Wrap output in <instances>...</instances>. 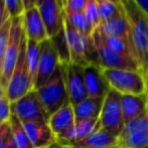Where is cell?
<instances>
[{"mask_svg":"<svg viewBox=\"0 0 148 148\" xmlns=\"http://www.w3.org/2000/svg\"><path fill=\"white\" fill-rule=\"evenodd\" d=\"M3 1L11 18H16L23 15L24 8L21 0H3Z\"/></svg>","mask_w":148,"mask_h":148,"instance_id":"obj_31","label":"cell"},{"mask_svg":"<svg viewBox=\"0 0 148 148\" xmlns=\"http://www.w3.org/2000/svg\"><path fill=\"white\" fill-rule=\"evenodd\" d=\"M143 76H144V83H145V94H146L148 98V69L143 73Z\"/></svg>","mask_w":148,"mask_h":148,"instance_id":"obj_39","label":"cell"},{"mask_svg":"<svg viewBox=\"0 0 148 148\" xmlns=\"http://www.w3.org/2000/svg\"><path fill=\"white\" fill-rule=\"evenodd\" d=\"M110 88L121 95L145 94L144 76L139 71L102 69Z\"/></svg>","mask_w":148,"mask_h":148,"instance_id":"obj_4","label":"cell"},{"mask_svg":"<svg viewBox=\"0 0 148 148\" xmlns=\"http://www.w3.org/2000/svg\"><path fill=\"white\" fill-rule=\"evenodd\" d=\"M45 1V0H35V6H37V7H39V6L41 5V3Z\"/></svg>","mask_w":148,"mask_h":148,"instance_id":"obj_42","label":"cell"},{"mask_svg":"<svg viewBox=\"0 0 148 148\" xmlns=\"http://www.w3.org/2000/svg\"><path fill=\"white\" fill-rule=\"evenodd\" d=\"M130 29L131 43L141 73L148 69V17L134 0H122Z\"/></svg>","mask_w":148,"mask_h":148,"instance_id":"obj_1","label":"cell"},{"mask_svg":"<svg viewBox=\"0 0 148 148\" xmlns=\"http://www.w3.org/2000/svg\"><path fill=\"white\" fill-rule=\"evenodd\" d=\"M10 17L9 13H8V10L5 6L3 0H0V28L3 26V24L7 21Z\"/></svg>","mask_w":148,"mask_h":148,"instance_id":"obj_35","label":"cell"},{"mask_svg":"<svg viewBox=\"0 0 148 148\" xmlns=\"http://www.w3.org/2000/svg\"><path fill=\"white\" fill-rule=\"evenodd\" d=\"M75 123H76V117H75L74 107L71 102H68L60 109L49 116L47 124L51 127L53 134L58 137L68 130L70 127H72Z\"/></svg>","mask_w":148,"mask_h":148,"instance_id":"obj_19","label":"cell"},{"mask_svg":"<svg viewBox=\"0 0 148 148\" xmlns=\"http://www.w3.org/2000/svg\"><path fill=\"white\" fill-rule=\"evenodd\" d=\"M60 64V53L57 43L53 39H47L41 42L40 57H39L38 69H37L36 81L34 89L42 87L56 72Z\"/></svg>","mask_w":148,"mask_h":148,"instance_id":"obj_10","label":"cell"},{"mask_svg":"<svg viewBox=\"0 0 148 148\" xmlns=\"http://www.w3.org/2000/svg\"><path fill=\"white\" fill-rule=\"evenodd\" d=\"M97 2H98V8H99L101 24L108 21V20L112 19L115 16H117L123 10L122 4H116L113 3V2L107 1V0H97Z\"/></svg>","mask_w":148,"mask_h":148,"instance_id":"obj_27","label":"cell"},{"mask_svg":"<svg viewBox=\"0 0 148 148\" xmlns=\"http://www.w3.org/2000/svg\"><path fill=\"white\" fill-rule=\"evenodd\" d=\"M84 76L88 97L105 98L108 92L111 90L100 66L90 64L85 66Z\"/></svg>","mask_w":148,"mask_h":148,"instance_id":"obj_15","label":"cell"},{"mask_svg":"<svg viewBox=\"0 0 148 148\" xmlns=\"http://www.w3.org/2000/svg\"><path fill=\"white\" fill-rule=\"evenodd\" d=\"M64 1V13H77L83 12L88 0H62Z\"/></svg>","mask_w":148,"mask_h":148,"instance_id":"obj_32","label":"cell"},{"mask_svg":"<svg viewBox=\"0 0 148 148\" xmlns=\"http://www.w3.org/2000/svg\"><path fill=\"white\" fill-rule=\"evenodd\" d=\"M12 18H9L0 28V76L2 74L4 58H5L6 49H7L8 41H9L10 29H11Z\"/></svg>","mask_w":148,"mask_h":148,"instance_id":"obj_29","label":"cell"},{"mask_svg":"<svg viewBox=\"0 0 148 148\" xmlns=\"http://www.w3.org/2000/svg\"><path fill=\"white\" fill-rule=\"evenodd\" d=\"M49 38L53 39L64 29V8L62 0H45L38 7Z\"/></svg>","mask_w":148,"mask_h":148,"instance_id":"obj_12","label":"cell"},{"mask_svg":"<svg viewBox=\"0 0 148 148\" xmlns=\"http://www.w3.org/2000/svg\"><path fill=\"white\" fill-rule=\"evenodd\" d=\"M9 122L11 126V134L17 148H34L21 121L12 114Z\"/></svg>","mask_w":148,"mask_h":148,"instance_id":"obj_23","label":"cell"},{"mask_svg":"<svg viewBox=\"0 0 148 148\" xmlns=\"http://www.w3.org/2000/svg\"><path fill=\"white\" fill-rule=\"evenodd\" d=\"M22 19H23L24 32L28 40L41 43L49 39L45 23L37 6H33L25 10L22 15Z\"/></svg>","mask_w":148,"mask_h":148,"instance_id":"obj_14","label":"cell"},{"mask_svg":"<svg viewBox=\"0 0 148 148\" xmlns=\"http://www.w3.org/2000/svg\"><path fill=\"white\" fill-rule=\"evenodd\" d=\"M93 41L97 53L98 64L102 69H115V70H129V71H140L138 62L133 58L123 56L113 51L104 42L102 35L98 28L94 31Z\"/></svg>","mask_w":148,"mask_h":148,"instance_id":"obj_5","label":"cell"},{"mask_svg":"<svg viewBox=\"0 0 148 148\" xmlns=\"http://www.w3.org/2000/svg\"><path fill=\"white\" fill-rule=\"evenodd\" d=\"M64 148H74V147H71V146H64Z\"/></svg>","mask_w":148,"mask_h":148,"instance_id":"obj_44","label":"cell"},{"mask_svg":"<svg viewBox=\"0 0 148 148\" xmlns=\"http://www.w3.org/2000/svg\"><path fill=\"white\" fill-rule=\"evenodd\" d=\"M11 111L22 123L49 122V116L35 90H31L23 97L11 103Z\"/></svg>","mask_w":148,"mask_h":148,"instance_id":"obj_9","label":"cell"},{"mask_svg":"<svg viewBox=\"0 0 148 148\" xmlns=\"http://www.w3.org/2000/svg\"><path fill=\"white\" fill-rule=\"evenodd\" d=\"M22 2V5H23V8H24V11L29 8L33 7L35 6V0H21Z\"/></svg>","mask_w":148,"mask_h":148,"instance_id":"obj_38","label":"cell"},{"mask_svg":"<svg viewBox=\"0 0 148 148\" xmlns=\"http://www.w3.org/2000/svg\"><path fill=\"white\" fill-rule=\"evenodd\" d=\"M64 37L71 64L84 68L90 64L99 66L93 37L78 32L69 23L66 17L64 21Z\"/></svg>","mask_w":148,"mask_h":148,"instance_id":"obj_2","label":"cell"},{"mask_svg":"<svg viewBox=\"0 0 148 148\" xmlns=\"http://www.w3.org/2000/svg\"><path fill=\"white\" fill-rule=\"evenodd\" d=\"M3 96H6V89L4 88L3 84H2V82L0 81V98L3 97Z\"/></svg>","mask_w":148,"mask_h":148,"instance_id":"obj_40","label":"cell"},{"mask_svg":"<svg viewBox=\"0 0 148 148\" xmlns=\"http://www.w3.org/2000/svg\"><path fill=\"white\" fill-rule=\"evenodd\" d=\"M26 42L27 39L24 32L17 64L6 89V96L9 99L10 103H14L31 90H33L26 62Z\"/></svg>","mask_w":148,"mask_h":148,"instance_id":"obj_6","label":"cell"},{"mask_svg":"<svg viewBox=\"0 0 148 148\" xmlns=\"http://www.w3.org/2000/svg\"><path fill=\"white\" fill-rule=\"evenodd\" d=\"M22 124L34 148H45L57 142V136L47 122H26Z\"/></svg>","mask_w":148,"mask_h":148,"instance_id":"obj_16","label":"cell"},{"mask_svg":"<svg viewBox=\"0 0 148 148\" xmlns=\"http://www.w3.org/2000/svg\"><path fill=\"white\" fill-rule=\"evenodd\" d=\"M117 147L146 148L148 147V132L133 134L125 138H118Z\"/></svg>","mask_w":148,"mask_h":148,"instance_id":"obj_28","label":"cell"},{"mask_svg":"<svg viewBox=\"0 0 148 148\" xmlns=\"http://www.w3.org/2000/svg\"><path fill=\"white\" fill-rule=\"evenodd\" d=\"M40 49L41 43L27 39V42H26V62H27L28 73H29V78L33 89H34L35 81H36L37 69H38L39 57H40Z\"/></svg>","mask_w":148,"mask_h":148,"instance_id":"obj_22","label":"cell"},{"mask_svg":"<svg viewBox=\"0 0 148 148\" xmlns=\"http://www.w3.org/2000/svg\"><path fill=\"white\" fill-rule=\"evenodd\" d=\"M100 127L101 125H100L99 118L76 121V123L72 127H70L68 130L57 137V142L62 146H69L76 141L82 140L88 137Z\"/></svg>","mask_w":148,"mask_h":148,"instance_id":"obj_13","label":"cell"},{"mask_svg":"<svg viewBox=\"0 0 148 148\" xmlns=\"http://www.w3.org/2000/svg\"><path fill=\"white\" fill-rule=\"evenodd\" d=\"M105 98H92L88 97L82 102H80L74 107L76 121L85 120V119L99 118L101 110L103 107Z\"/></svg>","mask_w":148,"mask_h":148,"instance_id":"obj_21","label":"cell"},{"mask_svg":"<svg viewBox=\"0 0 148 148\" xmlns=\"http://www.w3.org/2000/svg\"><path fill=\"white\" fill-rule=\"evenodd\" d=\"M98 28L103 34L108 35V36L117 37V38L123 39V40H126L131 43L129 23L126 15H125L124 8H123L122 12L120 14H118L117 16H115L112 19L102 23ZM131 45H132V43H131Z\"/></svg>","mask_w":148,"mask_h":148,"instance_id":"obj_20","label":"cell"},{"mask_svg":"<svg viewBox=\"0 0 148 148\" xmlns=\"http://www.w3.org/2000/svg\"><path fill=\"white\" fill-rule=\"evenodd\" d=\"M134 1L148 17V0H134Z\"/></svg>","mask_w":148,"mask_h":148,"instance_id":"obj_37","label":"cell"},{"mask_svg":"<svg viewBox=\"0 0 148 148\" xmlns=\"http://www.w3.org/2000/svg\"><path fill=\"white\" fill-rule=\"evenodd\" d=\"M146 148H148V147H146Z\"/></svg>","mask_w":148,"mask_h":148,"instance_id":"obj_46","label":"cell"},{"mask_svg":"<svg viewBox=\"0 0 148 148\" xmlns=\"http://www.w3.org/2000/svg\"><path fill=\"white\" fill-rule=\"evenodd\" d=\"M64 17L68 22L75 28L78 32L82 33L87 36H92L95 31L94 26L90 23L87 17L84 15L83 12H77V13H64Z\"/></svg>","mask_w":148,"mask_h":148,"instance_id":"obj_24","label":"cell"},{"mask_svg":"<svg viewBox=\"0 0 148 148\" xmlns=\"http://www.w3.org/2000/svg\"><path fill=\"white\" fill-rule=\"evenodd\" d=\"M144 132H148V110L144 114L125 124L118 138H125L130 135Z\"/></svg>","mask_w":148,"mask_h":148,"instance_id":"obj_25","label":"cell"},{"mask_svg":"<svg viewBox=\"0 0 148 148\" xmlns=\"http://www.w3.org/2000/svg\"><path fill=\"white\" fill-rule=\"evenodd\" d=\"M124 125L133 119L139 117L148 110V98L146 94L142 95H121Z\"/></svg>","mask_w":148,"mask_h":148,"instance_id":"obj_17","label":"cell"},{"mask_svg":"<svg viewBox=\"0 0 148 148\" xmlns=\"http://www.w3.org/2000/svg\"><path fill=\"white\" fill-rule=\"evenodd\" d=\"M45 148H64V146H62V145H60V143L56 142L55 144L51 145V146H49V147H45Z\"/></svg>","mask_w":148,"mask_h":148,"instance_id":"obj_41","label":"cell"},{"mask_svg":"<svg viewBox=\"0 0 148 148\" xmlns=\"http://www.w3.org/2000/svg\"><path fill=\"white\" fill-rule=\"evenodd\" d=\"M98 29H99V28H98ZM100 33H101L102 38H103L104 42H105L109 47H111L113 51H117L118 53H121V55H123V56L131 57L136 60L134 49H133V47H132V45H131L130 42H128V41H126V40H123V39L117 38V37L108 36V35L103 34L101 31H100Z\"/></svg>","mask_w":148,"mask_h":148,"instance_id":"obj_26","label":"cell"},{"mask_svg":"<svg viewBox=\"0 0 148 148\" xmlns=\"http://www.w3.org/2000/svg\"><path fill=\"white\" fill-rule=\"evenodd\" d=\"M62 64L64 68V81H66L69 101L73 106H75L86 98H88L86 84H85L84 66L71 64V62Z\"/></svg>","mask_w":148,"mask_h":148,"instance_id":"obj_11","label":"cell"},{"mask_svg":"<svg viewBox=\"0 0 148 148\" xmlns=\"http://www.w3.org/2000/svg\"><path fill=\"white\" fill-rule=\"evenodd\" d=\"M107 1L113 2V3H116V4H122V0H107Z\"/></svg>","mask_w":148,"mask_h":148,"instance_id":"obj_43","label":"cell"},{"mask_svg":"<svg viewBox=\"0 0 148 148\" xmlns=\"http://www.w3.org/2000/svg\"><path fill=\"white\" fill-rule=\"evenodd\" d=\"M99 120L101 128L108 131L114 136L119 137L124 128L120 93L112 89L108 92L104 99Z\"/></svg>","mask_w":148,"mask_h":148,"instance_id":"obj_8","label":"cell"},{"mask_svg":"<svg viewBox=\"0 0 148 148\" xmlns=\"http://www.w3.org/2000/svg\"><path fill=\"white\" fill-rule=\"evenodd\" d=\"M10 132H11V126H10L9 121L3 123V124H0V147L6 140Z\"/></svg>","mask_w":148,"mask_h":148,"instance_id":"obj_34","label":"cell"},{"mask_svg":"<svg viewBox=\"0 0 148 148\" xmlns=\"http://www.w3.org/2000/svg\"><path fill=\"white\" fill-rule=\"evenodd\" d=\"M115 148H122V147H117V146H116Z\"/></svg>","mask_w":148,"mask_h":148,"instance_id":"obj_45","label":"cell"},{"mask_svg":"<svg viewBox=\"0 0 148 148\" xmlns=\"http://www.w3.org/2000/svg\"><path fill=\"white\" fill-rule=\"evenodd\" d=\"M83 13L90 21V23L94 26V28H98L101 24L99 14V8H98L97 0H88L86 6H85Z\"/></svg>","mask_w":148,"mask_h":148,"instance_id":"obj_30","label":"cell"},{"mask_svg":"<svg viewBox=\"0 0 148 148\" xmlns=\"http://www.w3.org/2000/svg\"><path fill=\"white\" fill-rule=\"evenodd\" d=\"M117 143L118 137L100 127L88 137L76 141L69 146L74 148H115Z\"/></svg>","mask_w":148,"mask_h":148,"instance_id":"obj_18","label":"cell"},{"mask_svg":"<svg viewBox=\"0 0 148 148\" xmlns=\"http://www.w3.org/2000/svg\"><path fill=\"white\" fill-rule=\"evenodd\" d=\"M0 148H17L15 144V141H14L13 139V136H12L11 132H10V134L8 135V137L6 138V140L4 141V143L1 145V147Z\"/></svg>","mask_w":148,"mask_h":148,"instance_id":"obj_36","label":"cell"},{"mask_svg":"<svg viewBox=\"0 0 148 148\" xmlns=\"http://www.w3.org/2000/svg\"><path fill=\"white\" fill-rule=\"evenodd\" d=\"M24 34L23 19L22 16L12 18L11 29H10L9 41H8L7 49H6L5 58H4L2 74L0 76V81L3 84L4 88L7 89L11 76L14 72V69L17 64V60L21 49L22 37Z\"/></svg>","mask_w":148,"mask_h":148,"instance_id":"obj_7","label":"cell"},{"mask_svg":"<svg viewBox=\"0 0 148 148\" xmlns=\"http://www.w3.org/2000/svg\"><path fill=\"white\" fill-rule=\"evenodd\" d=\"M12 115L11 103L7 96H3L0 98V124H3L10 120Z\"/></svg>","mask_w":148,"mask_h":148,"instance_id":"obj_33","label":"cell"},{"mask_svg":"<svg viewBox=\"0 0 148 148\" xmlns=\"http://www.w3.org/2000/svg\"><path fill=\"white\" fill-rule=\"evenodd\" d=\"M35 91L49 118L55 112L60 109L64 104L70 102L66 92L62 64H60L51 79L42 87Z\"/></svg>","mask_w":148,"mask_h":148,"instance_id":"obj_3","label":"cell"}]
</instances>
